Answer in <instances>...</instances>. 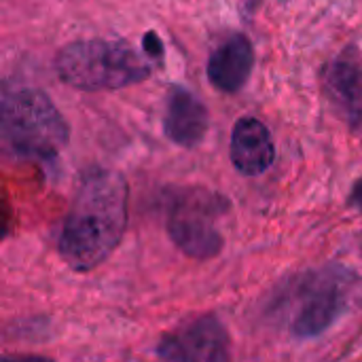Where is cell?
Masks as SVG:
<instances>
[{
  "label": "cell",
  "mask_w": 362,
  "mask_h": 362,
  "mask_svg": "<svg viewBox=\"0 0 362 362\" xmlns=\"http://www.w3.org/2000/svg\"><path fill=\"white\" fill-rule=\"evenodd\" d=\"M127 202L129 189L119 172L83 176L57 240L59 257L72 272H91L117 250L127 229Z\"/></svg>",
  "instance_id": "6da1fadb"
},
{
  "label": "cell",
  "mask_w": 362,
  "mask_h": 362,
  "mask_svg": "<svg viewBox=\"0 0 362 362\" xmlns=\"http://www.w3.org/2000/svg\"><path fill=\"white\" fill-rule=\"evenodd\" d=\"M356 276L341 265L310 272L278 295L274 312L295 339H314L327 333L352 305Z\"/></svg>",
  "instance_id": "7a4b0ae2"
},
{
  "label": "cell",
  "mask_w": 362,
  "mask_h": 362,
  "mask_svg": "<svg viewBox=\"0 0 362 362\" xmlns=\"http://www.w3.org/2000/svg\"><path fill=\"white\" fill-rule=\"evenodd\" d=\"M151 70V64L125 40H74L55 55L59 81L78 91L123 89L148 78Z\"/></svg>",
  "instance_id": "3957f363"
},
{
  "label": "cell",
  "mask_w": 362,
  "mask_h": 362,
  "mask_svg": "<svg viewBox=\"0 0 362 362\" xmlns=\"http://www.w3.org/2000/svg\"><path fill=\"white\" fill-rule=\"evenodd\" d=\"M2 140L19 159L51 163L66 148L70 129L45 91L21 87L2 100Z\"/></svg>",
  "instance_id": "277c9868"
},
{
  "label": "cell",
  "mask_w": 362,
  "mask_h": 362,
  "mask_svg": "<svg viewBox=\"0 0 362 362\" xmlns=\"http://www.w3.org/2000/svg\"><path fill=\"white\" fill-rule=\"evenodd\" d=\"M225 199L199 187L172 193L168 204V235L176 248L197 261L214 259L223 250L216 218L225 212Z\"/></svg>",
  "instance_id": "5b68a950"
},
{
  "label": "cell",
  "mask_w": 362,
  "mask_h": 362,
  "mask_svg": "<svg viewBox=\"0 0 362 362\" xmlns=\"http://www.w3.org/2000/svg\"><path fill=\"white\" fill-rule=\"evenodd\" d=\"M165 362H231V344L225 325L214 314H204L168 333L157 344Z\"/></svg>",
  "instance_id": "8992f818"
},
{
  "label": "cell",
  "mask_w": 362,
  "mask_h": 362,
  "mask_svg": "<svg viewBox=\"0 0 362 362\" xmlns=\"http://www.w3.org/2000/svg\"><path fill=\"white\" fill-rule=\"evenodd\" d=\"M208 125L210 117L206 104L193 91L185 87H172L163 117L165 136L182 148H193L206 138Z\"/></svg>",
  "instance_id": "52a82bcc"
},
{
  "label": "cell",
  "mask_w": 362,
  "mask_h": 362,
  "mask_svg": "<svg viewBox=\"0 0 362 362\" xmlns=\"http://www.w3.org/2000/svg\"><path fill=\"white\" fill-rule=\"evenodd\" d=\"M233 168L244 176L265 174L276 159V146L269 129L255 117H242L231 132L229 146Z\"/></svg>",
  "instance_id": "ba28073f"
},
{
  "label": "cell",
  "mask_w": 362,
  "mask_h": 362,
  "mask_svg": "<svg viewBox=\"0 0 362 362\" xmlns=\"http://www.w3.org/2000/svg\"><path fill=\"white\" fill-rule=\"evenodd\" d=\"M255 66V49L248 36L231 34L225 38L208 59V81L223 93H238L250 78Z\"/></svg>",
  "instance_id": "9c48e42d"
},
{
  "label": "cell",
  "mask_w": 362,
  "mask_h": 362,
  "mask_svg": "<svg viewBox=\"0 0 362 362\" xmlns=\"http://www.w3.org/2000/svg\"><path fill=\"white\" fill-rule=\"evenodd\" d=\"M325 91L339 117L362 138V70L352 64H331L325 70Z\"/></svg>",
  "instance_id": "30bf717a"
},
{
  "label": "cell",
  "mask_w": 362,
  "mask_h": 362,
  "mask_svg": "<svg viewBox=\"0 0 362 362\" xmlns=\"http://www.w3.org/2000/svg\"><path fill=\"white\" fill-rule=\"evenodd\" d=\"M142 47H144V51H146L151 57H161V55H163V42H161L159 34L153 32V30H148V32L144 34Z\"/></svg>",
  "instance_id": "8fae6325"
},
{
  "label": "cell",
  "mask_w": 362,
  "mask_h": 362,
  "mask_svg": "<svg viewBox=\"0 0 362 362\" xmlns=\"http://www.w3.org/2000/svg\"><path fill=\"white\" fill-rule=\"evenodd\" d=\"M2 362H53L45 356H4Z\"/></svg>",
  "instance_id": "7c38bea8"
},
{
  "label": "cell",
  "mask_w": 362,
  "mask_h": 362,
  "mask_svg": "<svg viewBox=\"0 0 362 362\" xmlns=\"http://www.w3.org/2000/svg\"><path fill=\"white\" fill-rule=\"evenodd\" d=\"M352 204L362 212V178L354 185V189H352Z\"/></svg>",
  "instance_id": "4fadbf2b"
}]
</instances>
